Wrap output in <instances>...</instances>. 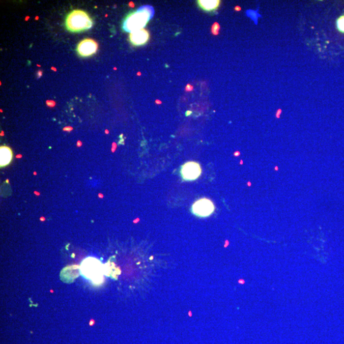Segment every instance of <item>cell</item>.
<instances>
[{"label": "cell", "mask_w": 344, "mask_h": 344, "mask_svg": "<svg viewBox=\"0 0 344 344\" xmlns=\"http://www.w3.org/2000/svg\"><path fill=\"white\" fill-rule=\"evenodd\" d=\"M202 172L201 166L198 163L189 161L182 166L181 174L184 181H193L199 178Z\"/></svg>", "instance_id": "5b68a950"}, {"label": "cell", "mask_w": 344, "mask_h": 344, "mask_svg": "<svg viewBox=\"0 0 344 344\" xmlns=\"http://www.w3.org/2000/svg\"><path fill=\"white\" fill-rule=\"evenodd\" d=\"M154 14L151 7L144 6L137 11L131 12L126 16L123 22V28L126 32L131 33L144 29L150 21Z\"/></svg>", "instance_id": "6da1fadb"}, {"label": "cell", "mask_w": 344, "mask_h": 344, "mask_svg": "<svg viewBox=\"0 0 344 344\" xmlns=\"http://www.w3.org/2000/svg\"><path fill=\"white\" fill-rule=\"evenodd\" d=\"M199 7L204 11L206 12H212L216 11L219 6L221 2L218 0L214 1H204V0H199L197 2Z\"/></svg>", "instance_id": "8fae6325"}, {"label": "cell", "mask_w": 344, "mask_h": 344, "mask_svg": "<svg viewBox=\"0 0 344 344\" xmlns=\"http://www.w3.org/2000/svg\"><path fill=\"white\" fill-rule=\"evenodd\" d=\"M150 38L149 32L146 29H141L130 33V41L135 46L145 45Z\"/></svg>", "instance_id": "ba28073f"}, {"label": "cell", "mask_w": 344, "mask_h": 344, "mask_svg": "<svg viewBox=\"0 0 344 344\" xmlns=\"http://www.w3.org/2000/svg\"><path fill=\"white\" fill-rule=\"evenodd\" d=\"M98 45L95 40L92 39H85L78 43L77 52L80 56L88 58L92 56L97 52Z\"/></svg>", "instance_id": "8992f818"}, {"label": "cell", "mask_w": 344, "mask_h": 344, "mask_svg": "<svg viewBox=\"0 0 344 344\" xmlns=\"http://www.w3.org/2000/svg\"><path fill=\"white\" fill-rule=\"evenodd\" d=\"M336 26L339 31L344 33V16L339 17L336 21Z\"/></svg>", "instance_id": "7c38bea8"}, {"label": "cell", "mask_w": 344, "mask_h": 344, "mask_svg": "<svg viewBox=\"0 0 344 344\" xmlns=\"http://www.w3.org/2000/svg\"><path fill=\"white\" fill-rule=\"evenodd\" d=\"M215 211V206L211 199L206 198H201L194 202L192 206V212L195 216L200 217H207Z\"/></svg>", "instance_id": "277c9868"}, {"label": "cell", "mask_w": 344, "mask_h": 344, "mask_svg": "<svg viewBox=\"0 0 344 344\" xmlns=\"http://www.w3.org/2000/svg\"><path fill=\"white\" fill-rule=\"evenodd\" d=\"M103 274L105 276L117 279L118 275L121 274V270L113 263L108 262L103 265Z\"/></svg>", "instance_id": "30bf717a"}, {"label": "cell", "mask_w": 344, "mask_h": 344, "mask_svg": "<svg viewBox=\"0 0 344 344\" xmlns=\"http://www.w3.org/2000/svg\"><path fill=\"white\" fill-rule=\"evenodd\" d=\"M80 274H81L80 266L72 265V266L65 267L62 270L61 272L60 278L63 282L72 283L79 276Z\"/></svg>", "instance_id": "52a82bcc"}, {"label": "cell", "mask_w": 344, "mask_h": 344, "mask_svg": "<svg viewBox=\"0 0 344 344\" xmlns=\"http://www.w3.org/2000/svg\"><path fill=\"white\" fill-rule=\"evenodd\" d=\"M93 21L87 12L82 10H73L65 19L66 28L72 33H80L92 28Z\"/></svg>", "instance_id": "7a4b0ae2"}, {"label": "cell", "mask_w": 344, "mask_h": 344, "mask_svg": "<svg viewBox=\"0 0 344 344\" xmlns=\"http://www.w3.org/2000/svg\"><path fill=\"white\" fill-rule=\"evenodd\" d=\"M80 273L86 279L97 285L104 282L103 264L100 260L93 257L85 258L80 265Z\"/></svg>", "instance_id": "3957f363"}, {"label": "cell", "mask_w": 344, "mask_h": 344, "mask_svg": "<svg viewBox=\"0 0 344 344\" xmlns=\"http://www.w3.org/2000/svg\"><path fill=\"white\" fill-rule=\"evenodd\" d=\"M13 159V153L8 146L0 147V166L6 167L11 163Z\"/></svg>", "instance_id": "9c48e42d"}]
</instances>
